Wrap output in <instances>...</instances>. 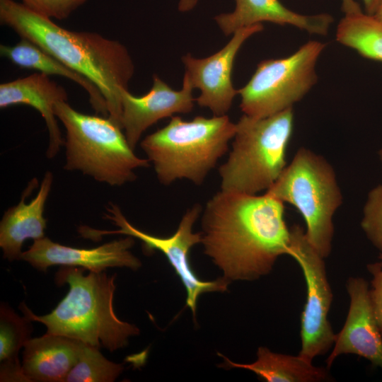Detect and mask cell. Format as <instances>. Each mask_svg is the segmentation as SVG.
<instances>
[{
  "instance_id": "cell-29",
  "label": "cell",
  "mask_w": 382,
  "mask_h": 382,
  "mask_svg": "<svg viewBox=\"0 0 382 382\" xmlns=\"http://www.w3.org/2000/svg\"><path fill=\"white\" fill-rule=\"evenodd\" d=\"M198 0H179L178 10L186 12L192 10L197 5Z\"/></svg>"
},
{
  "instance_id": "cell-7",
  "label": "cell",
  "mask_w": 382,
  "mask_h": 382,
  "mask_svg": "<svg viewBox=\"0 0 382 382\" xmlns=\"http://www.w3.org/2000/svg\"><path fill=\"white\" fill-rule=\"evenodd\" d=\"M297 209L308 240L324 258L332 250L333 216L342 203L335 172L321 155L301 147L265 192Z\"/></svg>"
},
{
  "instance_id": "cell-22",
  "label": "cell",
  "mask_w": 382,
  "mask_h": 382,
  "mask_svg": "<svg viewBox=\"0 0 382 382\" xmlns=\"http://www.w3.org/2000/svg\"><path fill=\"white\" fill-rule=\"evenodd\" d=\"M336 40L364 58L382 62V23L373 16L345 15L337 27Z\"/></svg>"
},
{
  "instance_id": "cell-10",
  "label": "cell",
  "mask_w": 382,
  "mask_h": 382,
  "mask_svg": "<svg viewBox=\"0 0 382 382\" xmlns=\"http://www.w3.org/2000/svg\"><path fill=\"white\" fill-rule=\"evenodd\" d=\"M290 256L300 265L306 283V301L301 318V348L299 355L312 361L329 351L336 334L328 320L333 294L324 257L313 248L303 228H291Z\"/></svg>"
},
{
  "instance_id": "cell-26",
  "label": "cell",
  "mask_w": 382,
  "mask_h": 382,
  "mask_svg": "<svg viewBox=\"0 0 382 382\" xmlns=\"http://www.w3.org/2000/svg\"><path fill=\"white\" fill-rule=\"evenodd\" d=\"M379 261L367 265L372 276L369 296L374 315L382 335V252Z\"/></svg>"
},
{
  "instance_id": "cell-24",
  "label": "cell",
  "mask_w": 382,
  "mask_h": 382,
  "mask_svg": "<svg viewBox=\"0 0 382 382\" xmlns=\"http://www.w3.org/2000/svg\"><path fill=\"white\" fill-rule=\"evenodd\" d=\"M361 226L369 241L382 252V184L369 192Z\"/></svg>"
},
{
  "instance_id": "cell-28",
  "label": "cell",
  "mask_w": 382,
  "mask_h": 382,
  "mask_svg": "<svg viewBox=\"0 0 382 382\" xmlns=\"http://www.w3.org/2000/svg\"><path fill=\"white\" fill-rule=\"evenodd\" d=\"M366 13L374 16L381 0H362Z\"/></svg>"
},
{
  "instance_id": "cell-30",
  "label": "cell",
  "mask_w": 382,
  "mask_h": 382,
  "mask_svg": "<svg viewBox=\"0 0 382 382\" xmlns=\"http://www.w3.org/2000/svg\"><path fill=\"white\" fill-rule=\"evenodd\" d=\"M373 16L382 23V0Z\"/></svg>"
},
{
  "instance_id": "cell-14",
  "label": "cell",
  "mask_w": 382,
  "mask_h": 382,
  "mask_svg": "<svg viewBox=\"0 0 382 382\" xmlns=\"http://www.w3.org/2000/svg\"><path fill=\"white\" fill-rule=\"evenodd\" d=\"M349 307L342 330L336 334L334 347L326 359L330 368L342 354H353L382 369V335L371 304L366 281L351 277L347 282Z\"/></svg>"
},
{
  "instance_id": "cell-11",
  "label": "cell",
  "mask_w": 382,
  "mask_h": 382,
  "mask_svg": "<svg viewBox=\"0 0 382 382\" xmlns=\"http://www.w3.org/2000/svg\"><path fill=\"white\" fill-rule=\"evenodd\" d=\"M263 30L262 23L237 30L231 40L219 51L202 59L187 54L182 57L187 76L192 87L200 91L197 103L209 108L214 116L226 115L238 94L231 80L233 62L238 52L251 35Z\"/></svg>"
},
{
  "instance_id": "cell-27",
  "label": "cell",
  "mask_w": 382,
  "mask_h": 382,
  "mask_svg": "<svg viewBox=\"0 0 382 382\" xmlns=\"http://www.w3.org/2000/svg\"><path fill=\"white\" fill-rule=\"evenodd\" d=\"M342 9L345 15L357 14L362 12L359 4L354 0H342Z\"/></svg>"
},
{
  "instance_id": "cell-19",
  "label": "cell",
  "mask_w": 382,
  "mask_h": 382,
  "mask_svg": "<svg viewBox=\"0 0 382 382\" xmlns=\"http://www.w3.org/2000/svg\"><path fill=\"white\" fill-rule=\"evenodd\" d=\"M0 52L2 56L21 67L35 69L48 76H61L73 81L87 92L89 101L96 113L104 117L109 116L106 101L93 82L31 41L21 38L13 46L1 45Z\"/></svg>"
},
{
  "instance_id": "cell-1",
  "label": "cell",
  "mask_w": 382,
  "mask_h": 382,
  "mask_svg": "<svg viewBox=\"0 0 382 382\" xmlns=\"http://www.w3.org/2000/svg\"><path fill=\"white\" fill-rule=\"evenodd\" d=\"M201 225L204 252L229 282L259 279L279 256L290 255L284 203L266 193L221 190L206 203Z\"/></svg>"
},
{
  "instance_id": "cell-25",
  "label": "cell",
  "mask_w": 382,
  "mask_h": 382,
  "mask_svg": "<svg viewBox=\"0 0 382 382\" xmlns=\"http://www.w3.org/2000/svg\"><path fill=\"white\" fill-rule=\"evenodd\" d=\"M32 11L51 19L67 18L87 0H21Z\"/></svg>"
},
{
  "instance_id": "cell-9",
  "label": "cell",
  "mask_w": 382,
  "mask_h": 382,
  "mask_svg": "<svg viewBox=\"0 0 382 382\" xmlns=\"http://www.w3.org/2000/svg\"><path fill=\"white\" fill-rule=\"evenodd\" d=\"M106 209L105 217L119 229L103 231L81 226L78 230L81 236L98 241L105 235L122 234L139 239L146 253L154 250L161 251L167 257L186 289V306L191 309L194 319L196 317L197 299L202 294L227 289L230 282L223 277L209 282L199 279L189 262L191 248L201 243L202 240L200 232H192L193 225L202 212L199 204H194L186 211L175 233L169 237H158L138 229L128 221L117 204L110 202Z\"/></svg>"
},
{
  "instance_id": "cell-18",
  "label": "cell",
  "mask_w": 382,
  "mask_h": 382,
  "mask_svg": "<svg viewBox=\"0 0 382 382\" xmlns=\"http://www.w3.org/2000/svg\"><path fill=\"white\" fill-rule=\"evenodd\" d=\"M81 341L46 333L23 347L22 369L28 382H64L74 366Z\"/></svg>"
},
{
  "instance_id": "cell-16",
  "label": "cell",
  "mask_w": 382,
  "mask_h": 382,
  "mask_svg": "<svg viewBox=\"0 0 382 382\" xmlns=\"http://www.w3.org/2000/svg\"><path fill=\"white\" fill-rule=\"evenodd\" d=\"M67 98L64 88L40 72L0 85L1 108L25 104L36 109L44 118L49 133L48 158H54L64 143L54 108L59 102H66Z\"/></svg>"
},
{
  "instance_id": "cell-15",
  "label": "cell",
  "mask_w": 382,
  "mask_h": 382,
  "mask_svg": "<svg viewBox=\"0 0 382 382\" xmlns=\"http://www.w3.org/2000/svg\"><path fill=\"white\" fill-rule=\"evenodd\" d=\"M52 182V173L46 172L37 195L26 203L25 199L37 186V180L32 179L18 204L4 212L0 222V247L4 258L9 261L21 260L22 245L25 240L45 237L46 219L43 214Z\"/></svg>"
},
{
  "instance_id": "cell-23",
  "label": "cell",
  "mask_w": 382,
  "mask_h": 382,
  "mask_svg": "<svg viewBox=\"0 0 382 382\" xmlns=\"http://www.w3.org/2000/svg\"><path fill=\"white\" fill-rule=\"evenodd\" d=\"M124 366L108 360L98 348L81 342L77 361L66 382H112Z\"/></svg>"
},
{
  "instance_id": "cell-3",
  "label": "cell",
  "mask_w": 382,
  "mask_h": 382,
  "mask_svg": "<svg viewBox=\"0 0 382 382\" xmlns=\"http://www.w3.org/2000/svg\"><path fill=\"white\" fill-rule=\"evenodd\" d=\"M62 266L56 274L57 284H68L64 298L50 313L34 314L24 303L19 308L32 321L44 324L47 333L64 336L112 352L127 345L129 337L139 335L134 325L120 320L113 309L116 274Z\"/></svg>"
},
{
  "instance_id": "cell-20",
  "label": "cell",
  "mask_w": 382,
  "mask_h": 382,
  "mask_svg": "<svg viewBox=\"0 0 382 382\" xmlns=\"http://www.w3.org/2000/svg\"><path fill=\"white\" fill-rule=\"evenodd\" d=\"M227 367L250 370L267 382H319L330 377L327 369L313 365L312 361L298 356L274 353L265 347H260L257 360L250 364L231 361L221 353Z\"/></svg>"
},
{
  "instance_id": "cell-4",
  "label": "cell",
  "mask_w": 382,
  "mask_h": 382,
  "mask_svg": "<svg viewBox=\"0 0 382 382\" xmlns=\"http://www.w3.org/2000/svg\"><path fill=\"white\" fill-rule=\"evenodd\" d=\"M235 133L236 124L226 115L190 121L172 116L167 125L146 136L141 147L163 185L180 179L200 185L226 153Z\"/></svg>"
},
{
  "instance_id": "cell-2",
  "label": "cell",
  "mask_w": 382,
  "mask_h": 382,
  "mask_svg": "<svg viewBox=\"0 0 382 382\" xmlns=\"http://www.w3.org/2000/svg\"><path fill=\"white\" fill-rule=\"evenodd\" d=\"M0 21L93 82L106 101L108 117L121 127L120 93L134 73L123 44L98 33L65 29L13 0H0Z\"/></svg>"
},
{
  "instance_id": "cell-31",
  "label": "cell",
  "mask_w": 382,
  "mask_h": 382,
  "mask_svg": "<svg viewBox=\"0 0 382 382\" xmlns=\"http://www.w3.org/2000/svg\"><path fill=\"white\" fill-rule=\"evenodd\" d=\"M379 158L381 160V162L382 163V148L378 151Z\"/></svg>"
},
{
  "instance_id": "cell-17",
  "label": "cell",
  "mask_w": 382,
  "mask_h": 382,
  "mask_svg": "<svg viewBox=\"0 0 382 382\" xmlns=\"http://www.w3.org/2000/svg\"><path fill=\"white\" fill-rule=\"evenodd\" d=\"M235 2L233 11L221 13L214 18L226 35L263 21L281 25H290L311 34L325 35L333 22L330 14L298 13L284 6L279 0H235Z\"/></svg>"
},
{
  "instance_id": "cell-6",
  "label": "cell",
  "mask_w": 382,
  "mask_h": 382,
  "mask_svg": "<svg viewBox=\"0 0 382 382\" xmlns=\"http://www.w3.org/2000/svg\"><path fill=\"white\" fill-rule=\"evenodd\" d=\"M294 120L293 108L265 117L241 116L228 158L219 169L221 190L248 195L267 190L286 166Z\"/></svg>"
},
{
  "instance_id": "cell-8",
  "label": "cell",
  "mask_w": 382,
  "mask_h": 382,
  "mask_svg": "<svg viewBox=\"0 0 382 382\" xmlns=\"http://www.w3.org/2000/svg\"><path fill=\"white\" fill-rule=\"evenodd\" d=\"M325 47V43L311 40L289 57L261 61L238 90L244 115L265 117L293 108L316 84V65Z\"/></svg>"
},
{
  "instance_id": "cell-12",
  "label": "cell",
  "mask_w": 382,
  "mask_h": 382,
  "mask_svg": "<svg viewBox=\"0 0 382 382\" xmlns=\"http://www.w3.org/2000/svg\"><path fill=\"white\" fill-rule=\"evenodd\" d=\"M134 237L115 240L93 248H78L63 245L44 237L34 241L29 249L22 253L21 260L45 272L51 266L80 267L100 272L108 267H128L136 270L140 260L129 250Z\"/></svg>"
},
{
  "instance_id": "cell-5",
  "label": "cell",
  "mask_w": 382,
  "mask_h": 382,
  "mask_svg": "<svg viewBox=\"0 0 382 382\" xmlns=\"http://www.w3.org/2000/svg\"><path fill=\"white\" fill-rule=\"evenodd\" d=\"M66 129L64 169L79 170L111 186L135 180L134 170L149 166L135 155L122 128L108 117L78 112L66 101L54 108Z\"/></svg>"
},
{
  "instance_id": "cell-13",
  "label": "cell",
  "mask_w": 382,
  "mask_h": 382,
  "mask_svg": "<svg viewBox=\"0 0 382 382\" xmlns=\"http://www.w3.org/2000/svg\"><path fill=\"white\" fill-rule=\"evenodd\" d=\"M193 88L184 74L180 91L172 89L157 75H154L153 86L144 96L137 97L122 89L120 125L129 146L134 149L143 132L158 120L175 113L190 112L195 101Z\"/></svg>"
},
{
  "instance_id": "cell-21",
  "label": "cell",
  "mask_w": 382,
  "mask_h": 382,
  "mask_svg": "<svg viewBox=\"0 0 382 382\" xmlns=\"http://www.w3.org/2000/svg\"><path fill=\"white\" fill-rule=\"evenodd\" d=\"M33 322L19 316L8 306H0V381L28 382L20 364L18 354L30 339Z\"/></svg>"
}]
</instances>
